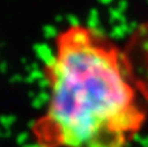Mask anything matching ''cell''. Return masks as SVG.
I'll list each match as a JSON object with an SVG mask.
<instances>
[{
    "label": "cell",
    "mask_w": 148,
    "mask_h": 147,
    "mask_svg": "<svg viewBox=\"0 0 148 147\" xmlns=\"http://www.w3.org/2000/svg\"><path fill=\"white\" fill-rule=\"evenodd\" d=\"M44 112L34 126L44 147H126L146 121L127 54L99 29L62 27L43 68Z\"/></svg>",
    "instance_id": "6da1fadb"
},
{
    "label": "cell",
    "mask_w": 148,
    "mask_h": 147,
    "mask_svg": "<svg viewBox=\"0 0 148 147\" xmlns=\"http://www.w3.org/2000/svg\"><path fill=\"white\" fill-rule=\"evenodd\" d=\"M143 54H147L148 55V51L146 49V51H143ZM143 68H146L147 70H143V74H139V76H134L135 77V81L138 82V81H142V80H144V78H148V60H146V61L143 63V65H142ZM139 89H142V90H144L143 93L144 94H147L148 95V82L147 83H143V85H140L139 86Z\"/></svg>",
    "instance_id": "7a4b0ae2"
}]
</instances>
